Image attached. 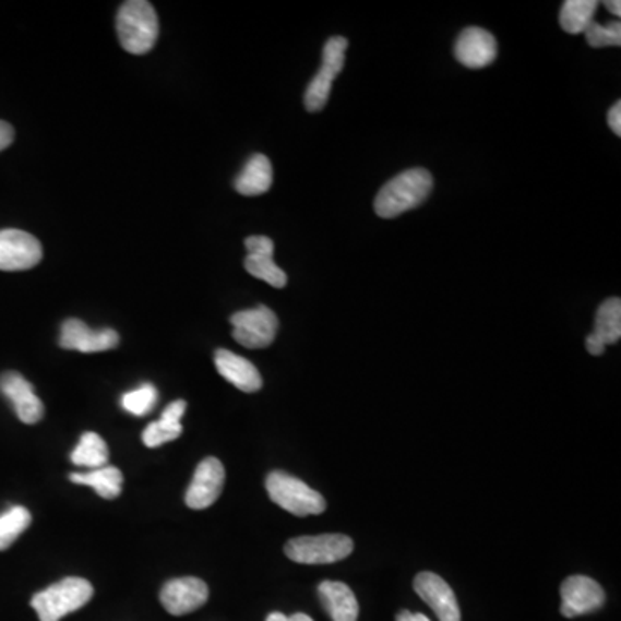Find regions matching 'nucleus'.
<instances>
[{"instance_id": "5701e85b", "label": "nucleus", "mask_w": 621, "mask_h": 621, "mask_svg": "<svg viewBox=\"0 0 621 621\" xmlns=\"http://www.w3.org/2000/svg\"><path fill=\"white\" fill-rule=\"evenodd\" d=\"M109 459V449L103 437L94 432L83 433L79 445L71 453V462L76 466H85V468H103Z\"/></svg>"}, {"instance_id": "ddd939ff", "label": "nucleus", "mask_w": 621, "mask_h": 621, "mask_svg": "<svg viewBox=\"0 0 621 621\" xmlns=\"http://www.w3.org/2000/svg\"><path fill=\"white\" fill-rule=\"evenodd\" d=\"M415 590L433 609L439 621H462V609L457 605L456 594L442 576L432 572L416 575Z\"/></svg>"}, {"instance_id": "7ed1b4c3", "label": "nucleus", "mask_w": 621, "mask_h": 621, "mask_svg": "<svg viewBox=\"0 0 621 621\" xmlns=\"http://www.w3.org/2000/svg\"><path fill=\"white\" fill-rule=\"evenodd\" d=\"M92 596L94 587L91 582L80 576H68L35 594L32 608L37 611L40 621H59L87 605Z\"/></svg>"}, {"instance_id": "bb28decb", "label": "nucleus", "mask_w": 621, "mask_h": 621, "mask_svg": "<svg viewBox=\"0 0 621 621\" xmlns=\"http://www.w3.org/2000/svg\"><path fill=\"white\" fill-rule=\"evenodd\" d=\"M181 432H183L181 423H171V421L159 418V420L147 425L144 433H142V441H144L147 447H159V445L166 444V442L177 441Z\"/></svg>"}, {"instance_id": "6ab92c4d", "label": "nucleus", "mask_w": 621, "mask_h": 621, "mask_svg": "<svg viewBox=\"0 0 621 621\" xmlns=\"http://www.w3.org/2000/svg\"><path fill=\"white\" fill-rule=\"evenodd\" d=\"M320 601L334 621H358L359 605L355 593L344 582H321L318 587Z\"/></svg>"}, {"instance_id": "f3484780", "label": "nucleus", "mask_w": 621, "mask_h": 621, "mask_svg": "<svg viewBox=\"0 0 621 621\" xmlns=\"http://www.w3.org/2000/svg\"><path fill=\"white\" fill-rule=\"evenodd\" d=\"M621 337V301L611 297L597 309L596 326L585 341V347L593 356H601L606 346L617 344Z\"/></svg>"}, {"instance_id": "f257e3e1", "label": "nucleus", "mask_w": 621, "mask_h": 621, "mask_svg": "<svg viewBox=\"0 0 621 621\" xmlns=\"http://www.w3.org/2000/svg\"><path fill=\"white\" fill-rule=\"evenodd\" d=\"M432 187L433 178L427 169L403 171L380 189L374 199V211L380 218H397L401 214L421 206L432 192Z\"/></svg>"}, {"instance_id": "c756f323", "label": "nucleus", "mask_w": 621, "mask_h": 621, "mask_svg": "<svg viewBox=\"0 0 621 621\" xmlns=\"http://www.w3.org/2000/svg\"><path fill=\"white\" fill-rule=\"evenodd\" d=\"M14 128L5 121H0V153L13 144Z\"/></svg>"}, {"instance_id": "393cba45", "label": "nucleus", "mask_w": 621, "mask_h": 621, "mask_svg": "<svg viewBox=\"0 0 621 621\" xmlns=\"http://www.w3.org/2000/svg\"><path fill=\"white\" fill-rule=\"evenodd\" d=\"M157 404V389L153 383H142L135 391L127 392L121 397V406L124 411L132 413L133 416H145L153 411Z\"/></svg>"}, {"instance_id": "39448f33", "label": "nucleus", "mask_w": 621, "mask_h": 621, "mask_svg": "<svg viewBox=\"0 0 621 621\" xmlns=\"http://www.w3.org/2000/svg\"><path fill=\"white\" fill-rule=\"evenodd\" d=\"M355 542L344 534L304 535L285 544L288 560L299 564H332L346 560Z\"/></svg>"}, {"instance_id": "1a4fd4ad", "label": "nucleus", "mask_w": 621, "mask_h": 621, "mask_svg": "<svg viewBox=\"0 0 621 621\" xmlns=\"http://www.w3.org/2000/svg\"><path fill=\"white\" fill-rule=\"evenodd\" d=\"M207 597L210 588L206 582L195 576H183L166 582L159 594L160 605L165 606L166 611L174 617H183L198 611L206 605Z\"/></svg>"}, {"instance_id": "f704fd0d", "label": "nucleus", "mask_w": 621, "mask_h": 621, "mask_svg": "<svg viewBox=\"0 0 621 621\" xmlns=\"http://www.w3.org/2000/svg\"><path fill=\"white\" fill-rule=\"evenodd\" d=\"M415 621H430V620H428V618L425 617V614L415 613Z\"/></svg>"}, {"instance_id": "7c9ffc66", "label": "nucleus", "mask_w": 621, "mask_h": 621, "mask_svg": "<svg viewBox=\"0 0 621 621\" xmlns=\"http://www.w3.org/2000/svg\"><path fill=\"white\" fill-rule=\"evenodd\" d=\"M606 8H608L609 13H613L614 16H621V2L620 0H608L605 2Z\"/></svg>"}, {"instance_id": "4be33fe9", "label": "nucleus", "mask_w": 621, "mask_h": 621, "mask_svg": "<svg viewBox=\"0 0 621 621\" xmlns=\"http://www.w3.org/2000/svg\"><path fill=\"white\" fill-rule=\"evenodd\" d=\"M599 2L596 0H566L561 8V28L570 35L585 34L593 25Z\"/></svg>"}, {"instance_id": "aec40b11", "label": "nucleus", "mask_w": 621, "mask_h": 621, "mask_svg": "<svg viewBox=\"0 0 621 621\" xmlns=\"http://www.w3.org/2000/svg\"><path fill=\"white\" fill-rule=\"evenodd\" d=\"M273 168L272 163L263 154H254L243 166L242 174L235 180V190L242 195L266 194L272 189Z\"/></svg>"}, {"instance_id": "2eb2a0df", "label": "nucleus", "mask_w": 621, "mask_h": 621, "mask_svg": "<svg viewBox=\"0 0 621 621\" xmlns=\"http://www.w3.org/2000/svg\"><path fill=\"white\" fill-rule=\"evenodd\" d=\"M454 56L463 67L471 70L489 67L498 58V41L487 29L469 26L463 29L454 46Z\"/></svg>"}, {"instance_id": "72a5a7b5", "label": "nucleus", "mask_w": 621, "mask_h": 621, "mask_svg": "<svg viewBox=\"0 0 621 621\" xmlns=\"http://www.w3.org/2000/svg\"><path fill=\"white\" fill-rule=\"evenodd\" d=\"M287 621H313V620H311V617H308V614L296 613L292 614V617H287Z\"/></svg>"}, {"instance_id": "dca6fc26", "label": "nucleus", "mask_w": 621, "mask_h": 621, "mask_svg": "<svg viewBox=\"0 0 621 621\" xmlns=\"http://www.w3.org/2000/svg\"><path fill=\"white\" fill-rule=\"evenodd\" d=\"M246 249H248V258L243 261L249 275L266 282L275 288H284L287 285V275L280 266H276L273 261V240L263 237V235H254L246 239Z\"/></svg>"}, {"instance_id": "2f4dec72", "label": "nucleus", "mask_w": 621, "mask_h": 621, "mask_svg": "<svg viewBox=\"0 0 621 621\" xmlns=\"http://www.w3.org/2000/svg\"><path fill=\"white\" fill-rule=\"evenodd\" d=\"M395 621H415V613H411L408 609H404V611H401V613L397 614Z\"/></svg>"}, {"instance_id": "412c9836", "label": "nucleus", "mask_w": 621, "mask_h": 621, "mask_svg": "<svg viewBox=\"0 0 621 621\" xmlns=\"http://www.w3.org/2000/svg\"><path fill=\"white\" fill-rule=\"evenodd\" d=\"M70 480L79 486H88L103 499L120 498L123 474L115 466H103L87 474H71Z\"/></svg>"}, {"instance_id": "20e7f679", "label": "nucleus", "mask_w": 621, "mask_h": 621, "mask_svg": "<svg viewBox=\"0 0 621 621\" xmlns=\"http://www.w3.org/2000/svg\"><path fill=\"white\" fill-rule=\"evenodd\" d=\"M267 495L282 510L292 513L294 516H313L325 513L326 501L320 492L311 489L308 483L285 474L272 471L266 478Z\"/></svg>"}, {"instance_id": "f03ea898", "label": "nucleus", "mask_w": 621, "mask_h": 621, "mask_svg": "<svg viewBox=\"0 0 621 621\" xmlns=\"http://www.w3.org/2000/svg\"><path fill=\"white\" fill-rule=\"evenodd\" d=\"M116 29L127 52L135 56L151 52L159 35L156 9L145 0L124 2L116 17Z\"/></svg>"}, {"instance_id": "423d86ee", "label": "nucleus", "mask_w": 621, "mask_h": 621, "mask_svg": "<svg viewBox=\"0 0 621 621\" xmlns=\"http://www.w3.org/2000/svg\"><path fill=\"white\" fill-rule=\"evenodd\" d=\"M347 47L349 40L344 37H332L323 47V64L304 95V106L309 112L321 111L329 103L332 85L346 64Z\"/></svg>"}, {"instance_id": "9d476101", "label": "nucleus", "mask_w": 621, "mask_h": 621, "mask_svg": "<svg viewBox=\"0 0 621 621\" xmlns=\"http://www.w3.org/2000/svg\"><path fill=\"white\" fill-rule=\"evenodd\" d=\"M561 614L564 618L594 613L605 605L606 596L601 585L584 575H573L561 585Z\"/></svg>"}, {"instance_id": "cd10ccee", "label": "nucleus", "mask_w": 621, "mask_h": 621, "mask_svg": "<svg viewBox=\"0 0 621 621\" xmlns=\"http://www.w3.org/2000/svg\"><path fill=\"white\" fill-rule=\"evenodd\" d=\"M186 401H175V403L169 404L168 408L163 411L160 418L166 421H171V423H180L181 418H183V415H186Z\"/></svg>"}, {"instance_id": "a211bd4d", "label": "nucleus", "mask_w": 621, "mask_h": 621, "mask_svg": "<svg viewBox=\"0 0 621 621\" xmlns=\"http://www.w3.org/2000/svg\"><path fill=\"white\" fill-rule=\"evenodd\" d=\"M214 362L223 379L230 382L239 391L254 394L263 387V379L258 368L249 359L235 355L231 350L218 349L214 355Z\"/></svg>"}, {"instance_id": "6e6552de", "label": "nucleus", "mask_w": 621, "mask_h": 621, "mask_svg": "<svg viewBox=\"0 0 621 621\" xmlns=\"http://www.w3.org/2000/svg\"><path fill=\"white\" fill-rule=\"evenodd\" d=\"M40 242L28 231L8 228L0 230V270L2 272H25L41 261Z\"/></svg>"}, {"instance_id": "473e14b6", "label": "nucleus", "mask_w": 621, "mask_h": 621, "mask_svg": "<svg viewBox=\"0 0 621 621\" xmlns=\"http://www.w3.org/2000/svg\"><path fill=\"white\" fill-rule=\"evenodd\" d=\"M266 621H287V617L280 611H275V613L267 614Z\"/></svg>"}, {"instance_id": "0eeeda50", "label": "nucleus", "mask_w": 621, "mask_h": 621, "mask_svg": "<svg viewBox=\"0 0 621 621\" xmlns=\"http://www.w3.org/2000/svg\"><path fill=\"white\" fill-rule=\"evenodd\" d=\"M234 338L248 349H264L272 346L278 334V318L266 306L239 311L230 318Z\"/></svg>"}, {"instance_id": "b1692460", "label": "nucleus", "mask_w": 621, "mask_h": 621, "mask_svg": "<svg viewBox=\"0 0 621 621\" xmlns=\"http://www.w3.org/2000/svg\"><path fill=\"white\" fill-rule=\"evenodd\" d=\"M32 523V513L26 507L14 506L0 515V551L11 548V544L20 537Z\"/></svg>"}, {"instance_id": "4468645a", "label": "nucleus", "mask_w": 621, "mask_h": 621, "mask_svg": "<svg viewBox=\"0 0 621 621\" xmlns=\"http://www.w3.org/2000/svg\"><path fill=\"white\" fill-rule=\"evenodd\" d=\"M0 392L13 403L17 418L25 425H35L46 415L44 403L38 399L35 389L23 374L8 371L0 377Z\"/></svg>"}, {"instance_id": "a878e982", "label": "nucleus", "mask_w": 621, "mask_h": 621, "mask_svg": "<svg viewBox=\"0 0 621 621\" xmlns=\"http://www.w3.org/2000/svg\"><path fill=\"white\" fill-rule=\"evenodd\" d=\"M585 38H587L588 46L594 47V49H602V47H620V21H611L608 25H599V23L594 21L593 25L585 29Z\"/></svg>"}, {"instance_id": "9b49d317", "label": "nucleus", "mask_w": 621, "mask_h": 621, "mask_svg": "<svg viewBox=\"0 0 621 621\" xmlns=\"http://www.w3.org/2000/svg\"><path fill=\"white\" fill-rule=\"evenodd\" d=\"M118 344H120V335L116 330L104 329L95 332L76 318L64 321L61 326V335H59V346L62 349L79 350L83 355L115 349Z\"/></svg>"}, {"instance_id": "f8f14e48", "label": "nucleus", "mask_w": 621, "mask_h": 621, "mask_svg": "<svg viewBox=\"0 0 621 621\" xmlns=\"http://www.w3.org/2000/svg\"><path fill=\"white\" fill-rule=\"evenodd\" d=\"M225 486V466L216 457H206L195 468L194 478L187 490L186 502L190 510H206L222 495Z\"/></svg>"}, {"instance_id": "c85d7f7f", "label": "nucleus", "mask_w": 621, "mask_h": 621, "mask_svg": "<svg viewBox=\"0 0 621 621\" xmlns=\"http://www.w3.org/2000/svg\"><path fill=\"white\" fill-rule=\"evenodd\" d=\"M608 124L613 130L614 135L621 136V103L613 104V107L608 112Z\"/></svg>"}]
</instances>
